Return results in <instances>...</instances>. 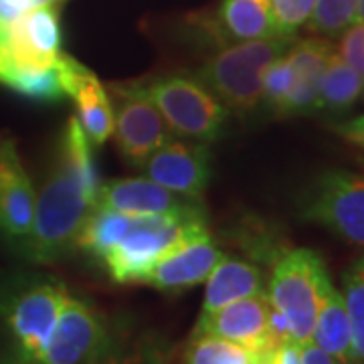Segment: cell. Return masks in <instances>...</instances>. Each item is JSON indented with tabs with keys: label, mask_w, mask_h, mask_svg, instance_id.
Masks as SVG:
<instances>
[{
	"label": "cell",
	"mask_w": 364,
	"mask_h": 364,
	"mask_svg": "<svg viewBox=\"0 0 364 364\" xmlns=\"http://www.w3.org/2000/svg\"><path fill=\"white\" fill-rule=\"evenodd\" d=\"M364 91V79L352 69L338 53H332L328 59L320 83L318 109L326 112H344L356 104Z\"/></svg>",
	"instance_id": "cell-21"
},
{
	"label": "cell",
	"mask_w": 364,
	"mask_h": 364,
	"mask_svg": "<svg viewBox=\"0 0 364 364\" xmlns=\"http://www.w3.org/2000/svg\"><path fill=\"white\" fill-rule=\"evenodd\" d=\"M299 213L340 239L364 247V176L346 170L324 172L301 196Z\"/></svg>",
	"instance_id": "cell-8"
},
{
	"label": "cell",
	"mask_w": 364,
	"mask_h": 364,
	"mask_svg": "<svg viewBox=\"0 0 364 364\" xmlns=\"http://www.w3.org/2000/svg\"><path fill=\"white\" fill-rule=\"evenodd\" d=\"M65 57L55 6L0 21V85L35 102L67 97Z\"/></svg>",
	"instance_id": "cell-2"
},
{
	"label": "cell",
	"mask_w": 364,
	"mask_h": 364,
	"mask_svg": "<svg viewBox=\"0 0 364 364\" xmlns=\"http://www.w3.org/2000/svg\"><path fill=\"white\" fill-rule=\"evenodd\" d=\"M291 83H294V71H291V65L287 61V55H284V57L275 59L263 75L261 104L279 116V109H282L287 93L291 90Z\"/></svg>",
	"instance_id": "cell-25"
},
{
	"label": "cell",
	"mask_w": 364,
	"mask_h": 364,
	"mask_svg": "<svg viewBox=\"0 0 364 364\" xmlns=\"http://www.w3.org/2000/svg\"><path fill=\"white\" fill-rule=\"evenodd\" d=\"M330 284L324 259L312 249H287L275 257L265 296L287 320L291 340L312 342L320 301Z\"/></svg>",
	"instance_id": "cell-6"
},
{
	"label": "cell",
	"mask_w": 364,
	"mask_h": 364,
	"mask_svg": "<svg viewBox=\"0 0 364 364\" xmlns=\"http://www.w3.org/2000/svg\"><path fill=\"white\" fill-rule=\"evenodd\" d=\"M172 134L210 144L225 130L229 109L195 77L166 75L140 83Z\"/></svg>",
	"instance_id": "cell-7"
},
{
	"label": "cell",
	"mask_w": 364,
	"mask_h": 364,
	"mask_svg": "<svg viewBox=\"0 0 364 364\" xmlns=\"http://www.w3.org/2000/svg\"><path fill=\"white\" fill-rule=\"evenodd\" d=\"M332 53L334 47L330 39L324 37L294 41V45L286 53L294 71V83L279 109V116H299L318 112L320 83Z\"/></svg>",
	"instance_id": "cell-16"
},
{
	"label": "cell",
	"mask_w": 364,
	"mask_h": 364,
	"mask_svg": "<svg viewBox=\"0 0 364 364\" xmlns=\"http://www.w3.org/2000/svg\"><path fill=\"white\" fill-rule=\"evenodd\" d=\"M272 304L265 294L237 299L215 312L198 316L195 334H210L231 340L249 350L267 352L279 342L269 330Z\"/></svg>",
	"instance_id": "cell-12"
},
{
	"label": "cell",
	"mask_w": 364,
	"mask_h": 364,
	"mask_svg": "<svg viewBox=\"0 0 364 364\" xmlns=\"http://www.w3.org/2000/svg\"><path fill=\"white\" fill-rule=\"evenodd\" d=\"M37 195L21 162L16 142L0 134V233L13 241H23L35 217Z\"/></svg>",
	"instance_id": "cell-14"
},
{
	"label": "cell",
	"mask_w": 364,
	"mask_h": 364,
	"mask_svg": "<svg viewBox=\"0 0 364 364\" xmlns=\"http://www.w3.org/2000/svg\"><path fill=\"white\" fill-rule=\"evenodd\" d=\"M114 134L122 156L132 166H142L162 144L172 140V132L162 114L140 87V83L112 87Z\"/></svg>",
	"instance_id": "cell-9"
},
{
	"label": "cell",
	"mask_w": 364,
	"mask_h": 364,
	"mask_svg": "<svg viewBox=\"0 0 364 364\" xmlns=\"http://www.w3.org/2000/svg\"><path fill=\"white\" fill-rule=\"evenodd\" d=\"M265 277L257 265L239 257L223 255L215 269L208 273L200 316L215 312L237 299L265 294Z\"/></svg>",
	"instance_id": "cell-19"
},
{
	"label": "cell",
	"mask_w": 364,
	"mask_h": 364,
	"mask_svg": "<svg viewBox=\"0 0 364 364\" xmlns=\"http://www.w3.org/2000/svg\"><path fill=\"white\" fill-rule=\"evenodd\" d=\"M203 235H208L205 208L168 217H134L128 233L100 261L117 284H142L164 255Z\"/></svg>",
	"instance_id": "cell-4"
},
{
	"label": "cell",
	"mask_w": 364,
	"mask_h": 364,
	"mask_svg": "<svg viewBox=\"0 0 364 364\" xmlns=\"http://www.w3.org/2000/svg\"><path fill=\"white\" fill-rule=\"evenodd\" d=\"M100 186L90 140L77 117H69L55 164L35 203L33 227L18 241L26 259L53 263L75 251L81 229L97 205Z\"/></svg>",
	"instance_id": "cell-1"
},
{
	"label": "cell",
	"mask_w": 364,
	"mask_h": 364,
	"mask_svg": "<svg viewBox=\"0 0 364 364\" xmlns=\"http://www.w3.org/2000/svg\"><path fill=\"white\" fill-rule=\"evenodd\" d=\"M356 11L358 0H316L306 25L316 35L334 39L356 23Z\"/></svg>",
	"instance_id": "cell-23"
},
{
	"label": "cell",
	"mask_w": 364,
	"mask_h": 364,
	"mask_svg": "<svg viewBox=\"0 0 364 364\" xmlns=\"http://www.w3.org/2000/svg\"><path fill=\"white\" fill-rule=\"evenodd\" d=\"M67 97H73L77 122L93 146H102L114 134V105L100 79L73 57H65Z\"/></svg>",
	"instance_id": "cell-17"
},
{
	"label": "cell",
	"mask_w": 364,
	"mask_h": 364,
	"mask_svg": "<svg viewBox=\"0 0 364 364\" xmlns=\"http://www.w3.org/2000/svg\"><path fill=\"white\" fill-rule=\"evenodd\" d=\"M342 134H344V138H346V140H350L352 144H356V146L364 148V116L356 117V119H352V122H348V124H344Z\"/></svg>",
	"instance_id": "cell-30"
},
{
	"label": "cell",
	"mask_w": 364,
	"mask_h": 364,
	"mask_svg": "<svg viewBox=\"0 0 364 364\" xmlns=\"http://www.w3.org/2000/svg\"><path fill=\"white\" fill-rule=\"evenodd\" d=\"M71 298L57 279L23 284L0 299L6 330V352L0 364H33L51 338L59 316Z\"/></svg>",
	"instance_id": "cell-5"
},
{
	"label": "cell",
	"mask_w": 364,
	"mask_h": 364,
	"mask_svg": "<svg viewBox=\"0 0 364 364\" xmlns=\"http://www.w3.org/2000/svg\"><path fill=\"white\" fill-rule=\"evenodd\" d=\"M304 364H338L330 354H326L320 346H316L314 342L304 344Z\"/></svg>",
	"instance_id": "cell-29"
},
{
	"label": "cell",
	"mask_w": 364,
	"mask_h": 364,
	"mask_svg": "<svg viewBox=\"0 0 364 364\" xmlns=\"http://www.w3.org/2000/svg\"><path fill=\"white\" fill-rule=\"evenodd\" d=\"M146 178L176 195L200 200L210 182L208 144L196 140H168L144 162Z\"/></svg>",
	"instance_id": "cell-11"
},
{
	"label": "cell",
	"mask_w": 364,
	"mask_h": 364,
	"mask_svg": "<svg viewBox=\"0 0 364 364\" xmlns=\"http://www.w3.org/2000/svg\"><path fill=\"white\" fill-rule=\"evenodd\" d=\"M312 342L330 354L338 364H356L350 318L346 312L344 298L336 287L328 286L322 296L320 310L314 326Z\"/></svg>",
	"instance_id": "cell-20"
},
{
	"label": "cell",
	"mask_w": 364,
	"mask_h": 364,
	"mask_svg": "<svg viewBox=\"0 0 364 364\" xmlns=\"http://www.w3.org/2000/svg\"><path fill=\"white\" fill-rule=\"evenodd\" d=\"M208 31L221 47L279 37L272 0H223Z\"/></svg>",
	"instance_id": "cell-18"
},
{
	"label": "cell",
	"mask_w": 364,
	"mask_h": 364,
	"mask_svg": "<svg viewBox=\"0 0 364 364\" xmlns=\"http://www.w3.org/2000/svg\"><path fill=\"white\" fill-rule=\"evenodd\" d=\"M344 304L350 318L356 364H364V259L344 273Z\"/></svg>",
	"instance_id": "cell-24"
},
{
	"label": "cell",
	"mask_w": 364,
	"mask_h": 364,
	"mask_svg": "<svg viewBox=\"0 0 364 364\" xmlns=\"http://www.w3.org/2000/svg\"><path fill=\"white\" fill-rule=\"evenodd\" d=\"M316 0H272V11L279 35L296 37L299 26L308 23Z\"/></svg>",
	"instance_id": "cell-26"
},
{
	"label": "cell",
	"mask_w": 364,
	"mask_h": 364,
	"mask_svg": "<svg viewBox=\"0 0 364 364\" xmlns=\"http://www.w3.org/2000/svg\"><path fill=\"white\" fill-rule=\"evenodd\" d=\"M109 346V332L90 304L69 298L51 338L33 364H97Z\"/></svg>",
	"instance_id": "cell-10"
},
{
	"label": "cell",
	"mask_w": 364,
	"mask_h": 364,
	"mask_svg": "<svg viewBox=\"0 0 364 364\" xmlns=\"http://www.w3.org/2000/svg\"><path fill=\"white\" fill-rule=\"evenodd\" d=\"M338 55L364 79V23H354L342 33Z\"/></svg>",
	"instance_id": "cell-27"
},
{
	"label": "cell",
	"mask_w": 364,
	"mask_h": 364,
	"mask_svg": "<svg viewBox=\"0 0 364 364\" xmlns=\"http://www.w3.org/2000/svg\"><path fill=\"white\" fill-rule=\"evenodd\" d=\"M294 41V37L279 35L223 47V51L210 57L193 77L198 79L229 112L247 114L261 104L267 67L284 57Z\"/></svg>",
	"instance_id": "cell-3"
},
{
	"label": "cell",
	"mask_w": 364,
	"mask_h": 364,
	"mask_svg": "<svg viewBox=\"0 0 364 364\" xmlns=\"http://www.w3.org/2000/svg\"><path fill=\"white\" fill-rule=\"evenodd\" d=\"M223 255L225 253L215 245L210 233L196 237L193 241H186L184 245L170 251L168 255H164L148 272L142 284L168 294L191 289L207 282L208 273L215 269V265L221 261Z\"/></svg>",
	"instance_id": "cell-15"
},
{
	"label": "cell",
	"mask_w": 364,
	"mask_h": 364,
	"mask_svg": "<svg viewBox=\"0 0 364 364\" xmlns=\"http://www.w3.org/2000/svg\"><path fill=\"white\" fill-rule=\"evenodd\" d=\"M356 23H364V0H358V11H356Z\"/></svg>",
	"instance_id": "cell-31"
},
{
	"label": "cell",
	"mask_w": 364,
	"mask_h": 364,
	"mask_svg": "<svg viewBox=\"0 0 364 364\" xmlns=\"http://www.w3.org/2000/svg\"><path fill=\"white\" fill-rule=\"evenodd\" d=\"M63 0H0V21L14 18L18 14L41 9V6H57Z\"/></svg>",
	"instance_id": "cell-28"
},
{
	"label": "cell",
	"mask_w": 364,
	"mask_h": 364,
	"mask_svg": "<svg viewBox=\"0 0 364 364\" xmlns=\"http://www.w3.org/2000/svg\"><path fill=\"white\" fill-rule=\"evenodd\" d=\"M97 205L132 217H168L203 210L200 200L176 195L150 178H117L100 186Z\"/></svg>",
	"instance_id": "cell-13"
},
{
	"label": "cell",
	"mask_w": 364,
	"mask_h": 364,
	"mask_svg": "<svg viewBox=\"0 0 364 364\" xmlns=\"http://www.w3.org/2000/svg\"><path fill=\"white\" fill-rule=\"evenodd\" d=\"M257 352L231 340L210 336V334H193L184 350V364H255Z\"/></svg>",
	"instance_id": "cell-22"
}]
</instances>
